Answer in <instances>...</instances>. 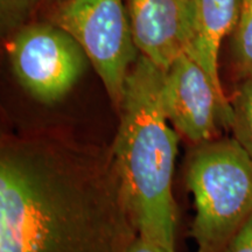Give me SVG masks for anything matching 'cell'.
I'll list each match as a JSON object with an SVG mask.
<instances>
[{
  "instance_id": "cell-3",
  "label": "cell",
  "mask_w": 252,
  "mask_h": 252,
  "mask_svg": "<svg viewBox=\"0 0 252 252\" xmlns=\"http://www.w3.org/2000/svg\"><path fill=\"white\" fill-rule=\"evenodd\" d=\"M186 181L196 215L191 237L196 252H222L252 213V159L235 138L197 144Z\"/></svg>"
},
{
  "instance_id": "cell-9",
  "label": "cell",
  "mask_w": 252,
  "mask_h": 252,
  "mask_svg": "<svg viewBox=\"0 0 252 252\" xmlns=\"http://www.w3.org/2000/svg\"><path fill=\"white\" fill-rule=\"evenodd\" d=\"M232 138L247 151L252 159V74L239 78L230 99Z\"/></svg>"
},
{
  "instance_id": "cell-7",
  "label": "cell",
  "mask_w": 252,
  "mask_h": 252,
  "mask_svg": "<svg viewBox=\"0 0 252 252\" xmlns=\"http://www.w3.org/2000/svg\"><path fill=\"white\" fill-rule=\"evenodd\" d=\"M133 40L141 55L167 70L188 48L186 0H126Z\"/></svg>"
},
{
  "instance_id": "cell-10",
  "label": "cell",
  "mask_w": 252,
  "mask_h": 252,
  "mask_svg": "<svg viewBox=\"0 0 252 252\" xmlns=\"http://www.w3.org/2000/svg\"><path fill=\"white\" fill-rule=\"evenodd\" d=\"M231 60L239 78L252 74V0H241L238 20L231 33Z\"/></svg>"
},
{
  "instance_id": "cell-1",
  "label": "cell",
  "mask_w": 252,
  "mask_h": 252,
  "mask_svg": "<svg viewBox=\"0 0 252 252\" xmlns=\"http://www.w3.org/2000/svg\"><path fill=\"white\" fill-rule=\"evenodd\" d=\"M137 237L111 149L2 140L0 252H126Z\"/></svg>"
},
{
  "instance_id": "cell-12",
  "label": "cell",
  "mask_w": 252,
  "mask_h": 252,
  "mask_svg": "<svg viewBox=\"0 0 252 252\" xmlns=\"http://www.w3.org/2000/svg\"><path fill=\"white\" fill-rule=\"evenodd\" d=\"M222 252H252V213Z\"/></svg>"
},
{
  "instance_id": "cell-8",
  "label": "cell",
  "mask_w": 252,
  "mask_h": 252,
  "mask_svg": "<svg viewBox=\"0 0 252 252\" xmlns=\"http://www.w3.org/2000/svg\"><path fill=\"white\" fill-rule=\"evenodd\" d=\"M189 25L187 54L207 72L224 99L219 72L220 45L237 24L241 0H186Z\"/></svg>"
},
{
  "instance_id": "cell-5",
  "label": "cell",
  "mask_w": 252,
  "mask_h": 252,
  "mask_svg": "<svg viewBox=\"0 0 252 252\" xmlns=\"http://www.w3.org/2000/svg\"><path fill=\"white\" fill-rule=\"evenodd\" d=\"M7 49L19 83L34 98L48 104L70 91L89 61L77 41L54 23L21 27Z\"/></svg>"
},
{
  "instance_id": "cell-11",
  "label": "cell",
  "mask_w": 252,
  "mask_h": 252,
  "mask_svg": "<svg viewBox=\"0 0 252 252\" xmlns=\"http://www.w3.org/2000/svg\"><path fill=\"white\" fill-rule=\"evenodd\" d=\"M36 0H1V24L4 30H13L23 23Z\"/></svg>"
},
{
  "instance_id": "cell-6",
  "label": "cell",
  "mask_w": 252,
  "mask_h": 252,
  "mask_svg": "<svg viewBox=\"0 0 252 252\" xmlns=\"http://www.w3.org/2000/svg\"><path fill=\"white\" fill-rule=\"evenodd\" d=\"M163 105L175 131L196 145L216 139L220 127L230 130V99L220 96L207 72L187 53L165 71Z\"/></svg>"
},
{
  "instance_id": "cell-4",
  "label": "cell",
  "mask_w": 252,
  "mask_h": 252,
  "mask_svg": "<svg viewBox=\"0 0 252 252\" xmlns=\"http://www.w3.org/2000/svg\"><path fill=\"white\" fill-rule=\"evenodd\" d=\"M53 23L77 41L119 109L125 81L139 58L123 0H64Z\"/></svg>"
},
{
  "instance_id": "cell-2",
  "label": "cell",
  "mask_w": 252,
  "mask_h": 252,
  "mask_svg": "<svg viewBox=\"0 0 252 252\" xmlns=\"http://www.w3.org/2000/svg\"><path fill=\"white\" fill-rule=\"evenodd\" d=\"M165 71L139 55L126 77L111 151L138 236L175 252L172 182L179 137L163 105Z\"/></svg>"
},
{
  "instance_id": "cell-13",
  "label": "cell",
  "mask_w": 252,
  "mask_h": 252,
  "mask_svg": "<svg viewBox=\"0 0 252 252\" xmlns=\"http://www.w3.org/2000/svg\"><path fill=\"white\" fill-rule=\"evenodd\" d=\"M126 252H171L166 249H163L159 245L151 243V242L146 241V239L141 238L138 236L133 242L127 248Z\"/></svg>"
}]
</instances>
